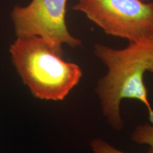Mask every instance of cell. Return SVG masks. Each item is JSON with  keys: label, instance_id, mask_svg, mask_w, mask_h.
Here are the masks:
<instances>
[{"label": "cell", "instance_id": "1", "mask_svg": "<svg viewBox=\"0 0 153 153\" xmlns=\"http://www.w3.org/2000/svg\"><path fill=\"white\" fill-rule=\"evenodd\" d=\"M94 53L107 68L105 75L97 81L95 93L108 125L118 131L123 129L121 103L124 99H135L144 104L153 125V108L144 79L145 72L153 65V39L129 42L122 49L96 44Z\"/></svg>", "mask_w": 153, "mask_h": 153}, {"label": "cell", "instance_id": "2", "mask_svg": "<svg viewBox=\"0 0 153 153\" xmlns=\"http://www.w3.org/2000/svg\"><path fill=\"white\" fill-rule=\"evenodd\" d=\"M9 53L23 83L41 100H65L83 75L78 65L63 58L62 48L39 36L16 38Z\"/></svg>", "mask_w": 153, "mask_h": 153}, {"label": "cell", "instance_id": "3", "mask_svg": "<svg viewBox=\"0 0 153 153\" xmlns=\"http://www.w3.org/2000/svg\"><path fill=\"white\" fill-rule=\"evenodd\" d=\"M83 13L109 36L138 43L153 39V2L143 0H78Z\"/></svg>", "mask_w": 153, "mask_h": 153}, {"label": "cell", "instance_id": "4", "mask_svg": "<svg viewBox=\"0 0 153 153\" xmlns=\"http://www.w3.org/2000/svg\"><path fill=\"white\" fill-rule=\"evenodd\" d=\"M66 4L67 0H32L25 7L16 6L11 19L16 38L39 36L59 48L81 46L67 26Z\"/></svg>", "mask_w": 153, "mask_h": 153}, {"label": "cell", "instance_id": "5", "mask_svg": "<svg viewBox=\"0 0 153 153\" xmlns=\"http://www.w3.org/2000/svg\"><path fill=\"white\" fill-rule=\"evenodd\" d=\"M131 138L136 144L153 148V125L151 123L137 125L133 130Z\"/></svg>", "mask_w": 153, "mask_h": 153}, {"label": "cell", "instance_id": "6", "mask_svg": "<svg viewBox=\"0 0 153 153\" xmlns=\"http://www.w3.org/2000/svg\"><path fill=\"white\" fill-rule=\"evenodd\" d=\"M91 153H128L114 146L101 137H94L89 142ZM146 153H153V148L149 147Z\"/></svg>", "mask_w": 153, "mask_h": 153}, {"label": "cell", "instance_id": "7", "mask_svg": "<svg viewBox=\"0 0 153 153\" xmlns=\"http://www.w3.org/2000/svg\"><path fill=\"white\" fill-rule=\"evenodd\" d=\"M148 72H150L152 74H153V65L151 67V68H150V70H149V71Z\"/></svg>", "mask_w": 153, "mask_h": 153}, {"label": "cell", "instance_id": "8", "mask_svg": "<svg viewBox=\"0 0 153 153\" xmlns=\"http://www.w3.org/2000/svg\"><path fill=\"white\" fill-rule=\"evenodd\" d=\"M143 1H148V0H143Z\"/></svg>", "mask_w": 153, "mask_h": 153}]
</instances>
